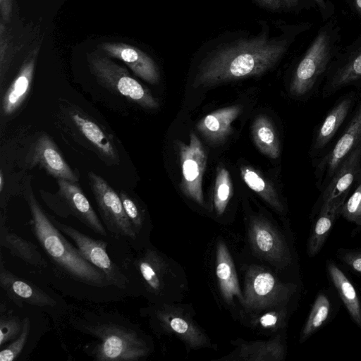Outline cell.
<instances>
[{
  "label": "cell",
  "mask_w": 361,
  "mask_h": 361,
  "mask_svg": "<svg viewBox=\"0 0 361 361\" xmlns=\"http://www.w3.org/2000/svg\"><path fill=\"white\" fill-rule=\"evenodd\" d=\"M361 157V145L357 146L343 160L339 169L335 172L325 190L321 208L334 204H344L349 188L358 171Z\"/></svg>",
  "instance_id": "cell-19"
},
{
  "label": "cell",
  "mask_w": 361,
  "mask_h": 361,
  "mask_svg": "<svg viewBox=\"0 0 361 361\" xmlns=\"http://www.w3.org/2000/svg\"><path fill=\"white\" fill-rule=\"evenodd\" d=\"M133 267L140 293L149 303L180 302L188 293L183 267L151 242L137 250Z\"/></svg>",
  "instance_id": "cell-4"
},
{
  "label": "cell",
  "mask_w": 361,
  "mask_h": 361,
  "mask_svg": "<svg viewBox=\"0 0 361 361\" xmlns=\"http://www.w3.org/2000/svg\"><path fill=\"white\" fill-rule=\"evenodd\" d=\"M91 73L102 85L146 109H157L159 104L150 91L133 78L128 70L109 57L87 54Z\"/></svg>",
  "instance_id": "cell-8"
},
{
  "label": "cell",
  "mask_w": 361,
  "mask_h": 361,
  "mask_svg": "<svg viewBox=\"0 0 361 361\" xmlns=\"http://www.w3.org/2000/svg\"><path fill=\"white\" fill-rule=\"evenodd\" d=\"M343 205L334 204L319 209L307 241V252L310 257L316 256L323 247Z\"/></svg>",
  "instance_id": "cell-27"
},
{
  "label": "cell",
  "mask_w": 361,
  "mask_h": 361,
  "mask_svg": "<svg viewBox=\"0 0 361 361\" xmlns=\"http://www.w3.org/2000/svg\"><path fill=\"white\" fill-rule=\"evenodd\" d=\"M177 146L182 172L180 189L187 197L207 209L202 192V178L207 161L204 149L193 132L190 134L188 145L178 142Z\"/></svg>",
  "instance_id": "cell-13"
},
{
  "label": "cell",
  "mask_w": 361,
  "mask_h": 361,
  "mask_svg": "<svg viewBox=\"0 0 361 361\" xmlns=\"http://www.w3.org/2000/svg\"><path fill=\"white\" fill-rule=\"evenodd\" d=\"M87 178L107 231L115 237L125 238L139 250L137 236L126 214L119 195L102 177L94 172L89 171Z\"/></svg>",
  "instance_id": "cell-10"
},
{
  "label": "cell",
  "mask_w": 361,
  "mask_h": 361,
  "mask_svg": "<svg viewBox=\"0 0 361 361\" xmlns=\"http://www.w3.org/2000/svg\"><path fill=\"white\" fill-rule=\"evenodd\" d=\"M355 6L358 12L361 14V0H355Z\"/></svg>",
  "instance_id": "cell-42"
},
{
  "label": "cell",
  "mask_w": 361,
  "mask_h": 361,
  "mask_svg": "<svg viewBox=\"0 0 361 361\" xmlns=\"http://www.w3.org/2000/svg\"><path fill=\"white\" fill-rule=\"evenodd\" d=\"M57 183L59 196L44 197L47 205L59 216L67 218L72 215L94 233L106 237V228L77 183L63 179H58Z\"/></svg>",
  "instance_id": "cell-12"
},
{
  "label": "cell",
  "mask_w": 361,
  "mask_h": 361,
  "mask_svg": "<svg viewBox=\"0 0 361 361\" xmlns=\"http://www.w3.org/2000/svg\"><path fill=\"white\" fill-rule=\"evenodd\" d=\"M331 311V304L329 296L324 292L319 293L300 331V343L306 341L326 322Z\"/></svg>",
  "instance_id": "cell-31"
},
{
  "label": "cell",
  "mask_w": 361,
  "mask_h": 361,
  "mask_svg": "<svg viewBox=\"0 0 361 361\" xmlns=\"http://www.w3.org/2000/svg\"><path fill=\"white\" fill-rule=\"evenodd\" d=\"M283 7L292 8L298 4L299 0H281ZM320 6H324L323 0H315Z\"/></svg>",
  "instance_id": "cell-41"
},
{
  "label": "cell",
  "mask_w": 361,
  "mask_h": 361,
  "mask_svg": "<svg viewBox=\"0 0 361 361\" xmlns=\"http://www.w3.org/2000/svg\"><path fill=\"white\" fill-rule=\"evenodd\" d=\"M32 163L37 164L49 175L58 179L78 183V178L66 163L53 140L42 134L37 140L33 153Z\"/></svg>",
  "instance_id": "cell-20"
},
{
  "label": "cell",
  "mask_w": 361,
  "mask_h": 361,
  "mask_svg": "<svg viewBox=\"0 0 361 361\" xmlns=\"http://www.w3.org/2000/svg\"><path fill=\"white\" fill-rule=\"evenodd\" d=\"M326 271L348 314L361 329V300L354 285L336 263L331 260L326 262Z\"/></svg>",
  "instance_id": "cell-25"
},
{
  "label": "cell",
  "mask_w": 361,
  "mask_h": 361,
  "mask_svg": "<svg viewBox=\"0 0 361 361\" xmlns=\"http://www.w3.org/2000/svg\"><path fill=\"white\" fill-rule=\"evenodd\" d=\"M118 195L126 214L137 236L140 250L150 243L152 225L147 219L145 210L134 198L122 190Z\"/></svg>",
  "instance_id": "cell-28"
},
{
  "label": "cell",
  "mask_w": 361,
  "mask_h": 361,
  "mask_svg": "<svg viewBox=\"0 0 361 361\" xmlns=\"http://www.w3.org/2000/svg\"><path fill=\"white\" fill-rule=\"evenodd\" d=\"M289 315V306H282L245 314L239 322L245 327L269 337L285 331Z\"/></svg>",
  "instance_id": "cell-23"
},
{
  "label": "cell",
  "mask_w": 361,
  "mask_h": 361,
  "mask_svg": "<svg viewBox=\"0 0 361 361\" xmlns=\"http://www.w3.org/2000/svg\"><path fill=\"white\" fill-rule=\"evenodd\" d=\"M23 329V320L10 312L3 313L0 316V346L2 348L7 342L13 341L20 334Z\"/></svg>",
  "instance_id": "cell-36"
},
{
  "label": "cell",
  "mask_w": 361,
  "mask_h": 361,
  "mask_svg": "<svg viewBox=\"0 0 361 361\" xmlns=\"http://www.w3.org/2000/svg\"><path fill=\"white\" fill-rule=\"evenodd\" d=\"M361 139V105L344 133L326 158L328 173L334 175L343 160Z\"/></svg>",
  "instance_id": "cell-26"
},
{
  "label": "cell",
  "mask_w": 361,
  "mask_h": 361,
  "mask_svg": "<svg viewBox=\"0 0 361 361\" xmlns=\"http://www.w3.org/2000/svg\"><path fill=\"white\" fill-rule=\"evenodd\" d=\"M284 332L269 336L267 340L231 341L234 348L219 361H283L286 356Z\"/></svg>",
  "instance_id": "cell-15"
},
{
  "label": "cell",
  "mask_w": 361,
  "mask_h": 361,
  "mask_svg": "<svg viewBox=\"0 0 361 361\" xmlns=\"http://www.w3.org/2000/svg\"><path fill=\"white\" fill-rule=\"evenodd\" d=\"M4 188V176L2 171H1L0 174V191L1 192Z\"/></svg>",
  "instance_id": "cell-43"
},
{
  "label": "cell",
  "mask_w": 361,
  "mask_h": 361,
  "mask_svg": "<svg viewBox=\"0 0 361 361\" xmlns=\"http://www.w3.org/2000/svg\"><path fill=\"white\" fill-rule=\"evenodd\" d=\"M140 314L156 336L177 338L184 344L187 353L214 348L211 338L195 320L190 304L148 302L140 309Z\"/></svg>",
  "instance_id": "cell-5"
},
{
  "label": "cell",
  "mask_w": 361,
  "mask_h": 361,
  "mask_svg": "<svg viewBox=\"0 0 361 361\" xmlns=\"http://www.w3.org/2000/svg\"><path fill=\"white\" fill-rule=\"evenodd\" d=\"M0 245L28 264L37 267L47 266V262L39 252V247L32 242L11 232L3 216L1 217L0 221Z\"/></svg>",
  "instance_id": "cell-24"
},
{
  "label": "cell",
  "mask_w": 361,
  "mask_h": 361,
  "mask_svg": "<svg viewBox=\"0 0 361 361\" xmlns=\"http://www.w3.org/2000/svg\"><path fill=\"white\" fill-rule=\"evenodd\" d=\"M360 228H356L355 230H354V232L355 231H361V226H358Z\"/></svg>",
  "instance_id": "cell-44"
},
{
  "label": "cell",
  "mask_w": 361,
  "mask_h": 361,
  "mask_svg": "<svg viewBox=\"0 0 361 361\" xmlns=\"http://www.w3.org/2000/svg\"><path fill=\"white\" fill-rule=\"evenodd\" d=\"M99 47L109 56L123 61L142 80L151 84L159 82V72L156 63L140 49L121 42H104Z\"/></svg>",
  "instance_id": "cell-17"
},
{
  "label": "cell",
  "mask_w": 361,
  "mask_h": 361,
  "mask_svg": "<svg viewBox=\"0 0 361 361\" xmlns=\"http://www.w3.org/2000/svg\"><path fill=\"white\" fill-rule=\"evenodd\" d=\"M0 286L10 300L19 307H22L23 303L40 307H51L56 305V302L44 290L8 271L4 265L2 257Z\"/></svg>",
  "instance_id": "cell-16"
},
{
  "label": "cell",
  "mask_w": 361,
  "mask_h": 361,
  "mask_svg": "<svg viewBox=\"0 0 361 361\" xmlns=\"http://www.w3.org/2000/svg\"><path fill=\"white\" fill-rule=\"evenodd\" d=\"M233 190L229 172L224 167L218 169L215 179L214 192L212 212H214L217 221L224 223L229 202L233 196Z\"/></svg>",
  "instance_id": "cell-33"
},
{
  "label": "cell",
  "mask_w": 361,
  "mask_h": 361,
  "mask_svg": "<svg viewBox=\"0 0 361 361\" xmlns=\"http://www.w3.org/2000/svg\"><path fill=\"white\" fill-rule=\"evenodd\" d=\"M50 219L64 235L74 242L82 257L105 274L111 286L123 290L128 287L130 282L128 278L118 265L110 258L106 251L107 242L92 238L71 226L57 221L54 217L50 216Z\"/></svg>",
  "instance_id": "cell-11"
},
{
  "label": "cell",
  "mask_w": 361,
  "mask_h": 361,
  "mask_svg": "<svg viewBox=\"0 0 361 361\" xmlns=\"http://www.w3.org/2000/svg\"><path fill=\"white\" fill-rule=\"evenodd\" d=\"M252 135L255 145L264 155L276 159L280 154V145L275 128L271 121L264 115L255 119Z\"/></svg>",
  "instance_id": "cell-29"
},
{
  "label": "cell",
  "mask_w": 361,
  "mask_h": 361,
  "mask_svg": "<svg viewBox=\"0 0 361 361\" xmlns=\"http://www.w3.org/2000/svg\"><path fill=\"white\" fill-rule=\"evenodd\" d=\"M230 35L207 45L196 68L195 88L261 75L281 60L290 44V38L283 35H271L264 23L256 35Z\"/></svg>",
  "instance_id": "cell-1"
},
{
  "label": "cell",
  "mask_w": 361,
  "mask_h": 361,
  "mask_svg": "<svg viewBox=\"0 0 361 361\" xmlns=\"http://www.w3.org/2000/svg\"><path fill=\"white\" fill-rule=\"evenodd\" d=\"M329 57L330 38L328 33L322 30L298 63L290 85V93L302 96L308 92L325 70Z\"/></svg>",
  "instance_id": "cell-14"
},
{
  "label": "cell",
  "mask_w": 361,
  "mask_h": 361,
  "mask_svg": "<svg viewBox=\"0 0 361 361\" xmlns=\"http://www.w3.org/2000/svg\"><path fill=\"white\" fill-rule=\"evenodd\" d=\"M245 237L251 255L279 274L293 264L290 243L284 232L263 214H250L246 221Z\"/></svg>",
  "instance_id": "cell-7"
},
{
  "label": "cell",
  "mask_w": 361,
  "mask_h": 361,
  "mask_svg": "<svg viewBox=\"0 0 361 361\" xmlns=\"http://www.w3.org/2000/svg\"><path fill=\"white\" fill-rule=\"evenodd\" d=\"M30 331V321L27 317L23 319V329L20 335L0 352V361L16 360L25 345Z\"/></svg>",
  "instance_id": "cell-35"
},
{
  "label": "cell",
  "mask_w": 361,
  "mask_h": 361,
  "mask_svg": "<svg viewBox=\"0 0 361 361\" xmlns=\"http://www.w3.org/2000/svg\"><path fill=\"white\" fill-rule=\"evenodd\" d=\"M341 214L348 221L361 226V185L350 197L344 202L341 210Z\"/></svg>",
  "instance_id": "cell-37"
},
{
  "label": "cell",
  "mask_w": 361,
  "mask_h": 361,
  "mask_svg": "<svg viewBox=\"0 0 361 361\" xmlns=\"http://www.w3.org/2000/svg\"><path fill=\"white\" fill-rule=\"evenodd\" d=\"M351 105V99L341 101L326 116L320 126L316 137L314 148L324 147L339 128L345 118Z\"/></svg>",
  "instance_id": "cell-32"
},
{
  "label": "cell",
  "mask_w": 361,
  "mask_h": 361,
  "mask_svg": "<svg viewBox=\"0 0 361 361\" xmlns=\"http://www.w3.org/2000/svg\"><path fill=\"white\" fill-rule=\"evenodd\" d=\"M260 6L271 11H276L283 7L281 0H255Z\"/></svg>",
  "instance_id": "cell-40"
},
{
  "label": "cell",
  "mask_w": 361,
  "mask_h": 361,
  "mask_svg": "<svg viewBox=\"0 0 361 361\" xmlns=\"http://www.w3.org/2000/svg\"><path fill=\"white\" fill-rule=\"evenodd\" d=\"M240 270L244 304L238 321L245 314L290 305L298 290L295 283L281 280L274 269L258 261L243 264Z\"/></svg>",
  "instance_id": "cell-6"
},
{
  "label": "cell",
  "mask_w": 361,
  "mask_h": 361,
  "mask_svg": "<svg viewBox=\"0 0 361 361\" xmlns=\"http://www.w3.org/2000/svg\"><path fill=\"white\" fill-rule=\"evenodd\" d=\"M361 78V52L353 58L335 75L330 88L336 90Z\"/></svg>",
  "instance_id": "cell-34"
},
{
  "label": "cell",
  "mask_w": 361,
  "mask_h": 361,
  "mask_svg": "<svg viewBox=\"0 0 361 361\" xmlns=\"http://www.w3.org/2000/svg\"><path fill=\"white\" fill-rule=\"evenodd\" d=\"M338 258L348 267L361 274V248L338 250Z\"/></svg>",
  "instance_id": "cell-38"
},
{
  "label": "cell",
  "mask_w": 361,
  "mask_h": 361,
  "mask_svg": "<svg viewBox=\"0 0 361 361\" xmlns=\"http://www.w3.org/2000/svg\"><path fill=\"white\" fill-rule=\"evenodd\" d=\"M68 115L80 135L103 159L114 164L118 163L119 158L114 143L97 123L79 109L74 108L69 111Z\"/></svg>",
  "instance_id": "cell-18"
},
{
  "label": "cell",
  "mask_w": 361,
  "mask_h": 361,
  "mask_svg": "<svg viewBox=\"0 0 361 361\" xmlns=\"http://www.w3.org/2000/svg\"><path fill=\"white\" fill-rule=\"evenodd\" d=\"M37 55V51L35 50L27 58L18 74L5 92L1 102V109L4 115L13 114L27 97L33 79Z\"/></svg>",
  "instance_id": "cell-22"
},
{
  "label": "cell",
  "mask_w": 361,
  "mask_h": 361,
  "mask_svg": "<svg viewBox=\"0 0 361 361\" xmlns=\"http://www.w3.org/2000/svg\"><path fill=\"white\" fill-rule=\"evenodd\" d=\"M241 177L245 183L259 195L273 209L280 214L285 213V207L276 191L259 171L252 167H240Z\"/></svg>",
  "instance_id": "cell-30"
},
{
  "label": "cell",
  "mask_w": 361,
  "mask_h": 361,
  "mask_svg": "<svg viewBox=\"0 0 361 361\" xmlns=\"http://www.w3.org/2000/svg\"><path fill=\"white\" fill-rule=\"evenodd\" d=\"M241 111L240 105L218 109L203 117L197 123V129L209 142L222 143L231 134V123Z\"/></svg>",
  "instance_id": "cell-21"
},
{
  "label": "cell",
  "mask_w": 361,
  "mask_h": 361,
  "mask_svg": "<svg viewBox=\"0 0 361 361\" xmlns=\"http://www.w3.org/2000/svg\"><path fill=\"white\" fill-rule=\"evenodd\" d=\"M71 324L94 338L84 351L97 361H140L154 350L152 338L119 314L84 313L71 319Z\"/></svg>",
  "instance_id": "cell-2"
},
{
  "label": "cell",
  "mask_w": 361,
  "mask_h": 361,
  "mask_svg": "<svg viewBox=\"0 0 361 361\" xmlns=\"http://www.w3.org/2000/svg\"><path fill=\"white\" fill-rule=\"evenodd\" d=\"M214 280L218 298L233 318L238 321L244 304L242 286L231 250L221 237L214 247Z\"/></svg>",
  "instance_id": "cell-9"
},
{
  "label": "cell",
  "mask_w": 361,
  "mask_h": 361,
  "mask_svg": "<svg viewBox=\"0 0 361 361\" xmlns=\"http://www.w3.org/2000/svg\"><path fill=\"white\" fill-rule=\"evenodd\" d=\"M25 197L31 214L32 231L49 259L75 281L99 288L111 286L105 274L86 260L54 224L31 190H27Z\"/></svg>",
  "instance_id": "cell-3"
},
{
  "label": "cell",
  "mask_w": 361,
  "mask_h": 361,
  "mask_svg": "<svg viewBox=\"0 0 361 361\" xmlns=\"http://www.w3.org/2000/svg\"><path fill=\"white\" fill-rule=\"evenodd\" d=\"M12 11V0H0V12L1 20L6 23L8 21Z\"/></svg>",
  "instance_id": "cell-39"
}]
</instances>
